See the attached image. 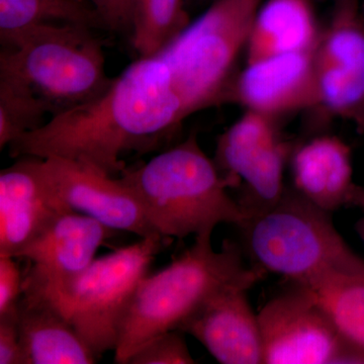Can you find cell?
I'll list each match as a JSON object with an SVG mask.
<instances>
[{
	"label": "cell",
	"instance_id": "6",
	"mask_svg": "<svg viewBox=\"0 0 364 364\" xmlns=\"http://www.w3.org/2000/svg\"><path fill=\"white\" fill-rule=\"evenodd\" d=\"M262 0H215L157 56L168 67L188 117L226 102Z\"/></svg>",
	"mask_w": 364,
	"mask_h": 364
},
{
	"label": "cell",
	"instance_id": "30",
	"mask_svg": "<svg viewBox=\"0 0 364 364\" xmlns=\"http://www.w3.org/2000/svg\"><path fill=\"white\" fill-rule=\"evenodd\" d=\"M363 133H364V131H363Z\"/></svg>",
	"mask_w": 364,
	"mask_h": 364
},
{
	"label": "cell",
	"instance_id": "3",
	"mask_svg": "<svg viewBox=\"0 0 364 364\" xmlns=\"http://www.w3.org/2000/svg\"><path fill=\"white\" fill-rule=\"evenodd\" d=\"M121 177L165 238L212 235L218 225L239 227L246 220L228 193L231 186L205 154L196 134L141 166L124 170Z\"/></svg>",
	"mask_w": 364,
	"mask_h": 364
},
{
	"label": "cell",
	"instance_id": "25",
	"mask_svg": "<svg viewBox=\"0 0 364 364\" xmlns=\"http://www.w3.org/2000/svg\"><path fill=\"white\" fill-rule=\"evenodd\" d=\"M14 259L0 257V315L16 310L23 294L25 275Z\"/></svg>",
	"mask_w": 364,
	"mask_h": 364
},
{
	"label": "cell",
	"instance_id": "8",
	"mask_svg": "<svg viewBox=\"0 0 364 364\" xmlns=\"http://www.w3.org/2000/svg\"><path fill=\"white\" fill-rule=\"evenodd\" d=\"M258 315L265 364H364L311 291L289 282Z\"/></svg>",
	"mask_w": 364,
	"mask_h": 364
},
{
	"label": "cell",
	"instance_id": "19",
	"mask_svg": "<svg viewBox=\"0 0 364 364\" xmlns=\"http://www.w3.org/2000/svg\"><path fill=\"white\" fill-rule=\"evenodd\" d=\"M280 136L277 119L245 109L218 138L214 161L231 188H238L250 163Z\"/></svg>",
	"mask_w": 364,
	"mask_h": 364
},
{
	"label": "cell",
	"instance_id": "24",
	"mask_svg": "<svg viewBox=\"0 0 364 364\" xmlns=\"http://www.w3.org/2000/svg\"><path fill=\"white\" fill-rule=\"evenodd\" d=\"M184 333L171 330L150 340L136 351L126 364H193Z\"/></svg>",
	"mask_w": 364,
	"mask_h": 364
},
{
	"label": "cell",
	"instance_id": "15",
	"mask_svg": "<svg viewBox=\"0 0 364 364\" xmlns=\"http://www.w3.org/2000/svg\"><path fill=\"white\" fill-rule=\"evenodd\" d=\"M291 188L328 213L353 207L359 186L353 181L350 146L337 136L321 134L294 144L289 162Z\"/></svg>",
	"mask_w": 364,
	"mask_h": 364
},
{
	"label": "cell",
	"instance_id": "11",
	"mask_svg": "<svg viewBox=\"0 0 364 364\" xmlns=\"http://www.w3.org/2000/svg\"><path fill=\"white\" fill-rule=\"evenodd\" d=\"M43 169L55 193L72 212L85 215L114 231L140 238L163 237L148 221L142 205L122 177L63 158L43 159Z\"/></svg>",
	"mask_w": 364,
	"mask_h": 364
},
{
	"label": "cell",
	"instance_id": "23",
	"mask_svg": "<svg viewBox=\"0 0 364 364\" xmlns=\"http://www.w3.org/2000/svg\"><path fill=\"white\" fill-rule=\"evenodd\" d=\"M46 105L30 93L0 80V149L48 121Z\"/></svg>",
	"mask_w": 364,
	"mask_h": 364
},
{
	"label": "cell",
	"instance_id": "4",
	"mask_svg": "<svg viewBox=\"0 0 364 364\" xmlns=\"http://www.w3.org/2000/svg\"><path fill=\"white\" fill-rule=\"evenodd\" d=\"M1 46L0 80L39 100L51 117L90 102L112 81L102 42L88 26H36Z\"/></svg>",
	"mask_w": 364,
	"mask_h": 364
},
{
	"label": "cell",
	"instance_id": "22",
	"mask_svg": "<svg viewBox=\"0 0 364 364\" xmlns=\"http://www.w3.org/2000/svg\"><path fill=\"white\" fill-rule=\"evenodd\" d=\"M189 23L184 0H133L132 44L140 58L157 56Z\"/></svg>",
	"mask_w": 364,
	"mask_h": 364
},
{
	"label": "cell",
	"instance_id": "7",
	"mask_svg": "<svg viewBox=\"0 0 364 364\" xmlns=\"http://www.w3.org/2000/svg\"><path fill=\"white\" fill-rule=\"evenodd\" d=\"M170 238L150 237L95 259L55 304L97 356L116 350L136 287Z\"/></svg>",
	"mask_w": 364,
	"mask_h": 364
},
{
	"label": "cell",
	"instance_id": "10",
	"mask_svg": "<svg viewBox=\"0 0 364 364\" xmlns=\"http://www.w3.org/2000/svg\"><path fill=\"white\" fill-rule=\"evenodd\" d=\"M116 231L85 215L67 212L18 256L28 261L23 291L39 294L57 304L90 267L98 249Z\"/></svg>",
	"mask_w": 364,
	"mask_h": 364
},
{
	"label": "cell",
	"instance_id": "28",
	"mask_svg": "<svg viewBox=\"0 0 364 364\" xmlns=\"http://www.w3.org/2000/svg\"><path fill=\"white\" fill-rule=\"evenodd\" d=\"M353 207L360 208L364 214V188L359 186L358 193H356L355 198H354ZM356 230H358L359 236L364 243V215L358 222L356 225Z\"/></svg>",
	"mask_w": 364,
	"mask_h": 364
},
{
	"label": "cell",
	"instance_id": "16",
	"mask_svg": "<svg viewBox=\"0 0 364 364\" xmlns=\"http://www.w3.org/2000/svg\"><path fill=\"white\" fill-rule=\"evenodd\" d=\"M18 322L26 364L97 363V354L51 299L23 291Z\"/></svg>",
	"mask_w": 364,
	"mask_h": 364
},
{
	"label": "cell",
	"instance_id": "21",
	"mask_svg": "<svg viewBox=\"0 0 364 364\" xmlns=\"http://www.w3.org/2000/svg\"><path fill=\"white\" fill-rule=\"evenodd\" d=\"M294 147V143L280 136L260 153L242 174L240 193L236 202L246 220L264 213L279 202L286 191L284 170Z\"/></svg>",
	"mask_w": 364,
	"mask_h": 364
},
{
	"label": "cell",
	"instance_id": "17",
	"mask_svg": "<svg viewBox=\"0 0 364 364\" xmlns=\"http://www.w3.org/2000/svg\"><path fill=\"white\" fill-rule=\"evenodd\" d=\"M314 0H262L246 47V63L284 54L313 51L320 38Z\"/></svg>",
	"mask_w": 364,
	"mask_h": 364
},
{
	"label": "cell",
	"instance_id": "1",
	"mask_svg": "<svg viewBox=\"0 0 364 364\" xmlns=\"http://www.w3.org/2000/svg\"><path fill=\"white\" fill-rule=\"evenodd\" d=\"M186 117L166 64L158 56L140 58L102 95L16 139L9 154L63 158L114 176L126 170V153L147 149Z\"/></svg>",
	"mask_w": 364,
	"mask_h": 364
},
{
	"label": "cell",
	"instance_id": "14",
	"mask_svg": "<svg viewBox=\"0 0 364 364\" xmlns=\"http://www.w3.org/2000/svg\"><path fill=\"white\" fill-rule=\"evenodd\" d=\"M252 287L240 284L222 289L177 330L195 337L220 363H263L259 321L248 299Z\"/></svg>",
	"mask_w": 364,
	"mask_h": 364
},
{
	"label": "cell",
	"instance_id": "20",
	"mask_svg": "<svg viewBox=\"0 0 364 364\" xmlns=\"http://www.w3.org/2000/svg\"><path fill=\"white\" fill-rule=\"evenodd\" d=\"M49 23L105 28L97 11L77 0H0L1 44L26 31Z\"/></svg>",
	"mask_w": 364,
	"mask_h": 364
},
{
	"label": "cell",
	"instance_id": "26",
	"mask_svg": "<svg viewBox=\"0 0 364 364\" xmlns=\"http://www.w3.org/2000/svg\"><path fill=\"white\" fill-rule=\"evenodd\" d=\"M0 364H26L18 329V309L0 315Z\"/></svg>",
	"mask_w": 364,
	"mask_h": 364
},
{
	"label": "cell",
	"instance_id": "9",
	"mask_svg": "<svg viewBox=\"0 0 364 364\" xmlns=\"http://www.w3.org/2000/svg\"><path fill=\"white\" fill-rule=\"evenodd\" d=\"M317 105L364 131V20L360 0H333L314 49Z\"/></svg>",
	"mask_w": 364,
	"mask_h": 364
},
{
	"label": "cell",
	"instance_id": "27",
	"mask_svg": "<svg viewBox=\"0 0 364 364\" xmlns=\"http://www.w3.org/2000/svg\"><path fill=\"white\" fill-rule=\"evenodd\" d=\"M92 7L100 16L105 28L131 31L133 0H77Z\"/></svg>",
	"mask_w": 364,
	"mask_h": 364
},
{
	"label": "cell",
	"instance_id": "18",
	"mask_svg": "<svg viewBox=\"0 0 364 364\" xmlns=\"http://www.w3.org/2000/svg\"><path fill=\"white\" fill-rule=\"evenodd\" d=\"M301 286L311 291L345 343L364 358V277L335 273Z\"/></svg>",
	"mask_w": 364,
	"mask_h": 364
},
{
	"label": "cell",
	"instance_id": "5",
	"mask_svg": "<svg viewBox=\"0 0 364 364\" xmlns=\"http://www.w3.org/2000/svg\"><path fill=\"white\" fill-rule=\"evenodd\" d=\"M331 215L287 188L279 203L238 227L242 249L251 267L294 284L335 273L364 277V260L347 245Z\"/></svg>",
	"mask_w": 364,
	"mask_h": 364
},
{
	"label": "cell",
	"instance_id": "2",
	"mask_svg": "<svg viewBox=\"0 0 364 364\" xmlns=\"http://www.w3.org/2000/svg\"><path fill=\"white\" fill-rule=\"evenodd\" d=\"M212 235L196 237L195 243L155 274L139 282L124 316L114 363L128 359L163 333L177 330L215 294L235 284L254 286L265 273L246 267L244 251L233 241L215 251Z\"/></svg>",
	"mask_w": 364,
	"mask_h": 364
},
{
	"label": "cell",
	"instance_id": "29",
	"mask_svg": "<svg viewBox=\"0 0 364 364\" xmlns=\"http://www.w3.org/2000/svg\"><path fill=\"white\" fill-rule=\"evenodd\" d=\"M360 7H361V13H363V20H364V0H360Z\"/></svg>",
	"mask_w": 364,
	"mask_h": 364
},
{
	"label": "cell",
	"instance_id": "13",
	"mask_svg": "<svg viewBox=\"0 0 364 364\" xmlns=\"http://www.w3.org/2000/svg\"><path fill=\"white\" fill-rule=\"evenodd\" d=\"M0 172V257L18 258L52 222L72 212L43 169V158L23 156Z\"/></svg>",
	"mask_w": 364,
	"mask_h": 364
},
{
	"label": "cell",
	"instance_id": "12",
	"mask_svg": "<svg viewBox=\"0 0 364 364\" xmlns=\"http://www.w3.org/2000/svg\"><path fill=\"white\" fill-rule=\"evenodd\" d=\"M313 52L284 53L246 63L228 91L226 102L277 121L293 112L316 109Z\"/></svg>",
	"mask_w": 364,
	"mask_h": 364
}]
</instances>
